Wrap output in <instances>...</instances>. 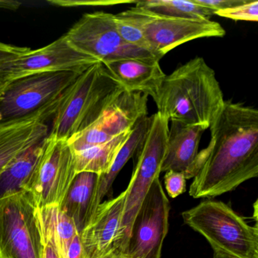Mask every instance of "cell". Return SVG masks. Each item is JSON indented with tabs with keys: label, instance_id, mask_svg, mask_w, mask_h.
Instances as JSON below:
<instances>
[{
	"label": "cell",
	"instance_id": "cell-10",
	"mask_svg": "<svg viewBox=\"0 0 258 258\" xmlns=\"http://www.w3.org/2000/svg\"><path fill=\"white\" fill-rule=\"evenodd\" d=\"M170 205L159 178L155 179L134 220L122 253L126 258H161L169 226Z\"/></svg>",
	"mask_w": 258,
	"mask_h": 258
},
{
	"label": "cell",
	"instance_id": "cell-29",
	"mask_svg": "<svg viewBox=\"0 0 258 258\" xmlns=\"http://www.w3.org/2000/svg\"><path fill=\"white\" fill-rule=\"evenodd\" d=\"M196 4L216 12L228 10L241 5L245 0H194Z\"/></svg>",
	"mask_w": 258,
	"mask_h": 258
},
{
	"label": "cell",
	"instance_id": "cell-28",
	"mask_svg": "<svg viewBox=\"0 0 258 258\" xmlns=\"http://www.w3.org/2000/svg\"><path fill=\"white\" fill-rule=\"evenodd\" d=\"M164 185L169 197H178L186 191V179L184 173L169 170L164 177Z\"/></svg>",
	"mask_w": 258,
	"mask_h": 258
},
{
	"label": "cell",
	"instance_id": "cell-27",
	"mask_svg": "<svg viewBox=\"0 0 258 258\" xmlns=\"http://www.w3.org/2000/svg\"><path fill=\"white\" fill-rule=\"evenodd\" d=\"M214 15L231 20L256 22L258 20V1L245 0L241 5L216 12Z\"/></svg>",
	"mask_w": 258,
	"mask_h": 258
},
{
	"label": "cell",
	"instance_id": "cell-26",
	"mask_svg": "<svg viewBox=\"0 0 258 258\" xmlns=\"http://www.w3.org/2000/svg\"><path fill=\"white\" fill-rule=\"evenodd\" d=\"M55 222L61 256L64 258L69 245L79 232L73 220L61 211L59 206H56L55 208Z\"/></svg>",
	"mask_w": 258,
	"mask_h": 258
},
{
	"label": "cell",
	"instance_id": "cell-22",
	"mask_svg": "<svg viewBox=\"0 0 258 258\" xmlns=\"http://www.w3.org/2000/svg\"><path fill=\"white\" fill-rule=\"evenodd\" d=\"M136 7L149 13L179 19L211 20L214 12L196 4L194 0H146L137 1Z\"/></svg>",
	"mask_w": 258,
	"mask_h": 258
},
{
	"label": "cell",
	"instance_id": "cell-9",
	"mask_svg": "<svg viewBox=\"0 0 258 258\" xmlns=\"http://www.w3.org/2000/svg\"><path fill=\"white\" fill-rule=\"evenodd\" d=\"M79 75L46 72L13 81L0 93V122L32 114L59 97Z\"/></svg>",
	"mask_w": 258,
	"mask_h": 258
},
{
	"label": "cell",
	"instance_id": "cell-14",
	"mask_svg": "<svg viewBox=\"0 0 258 258\" xmlns=\"http://www.w3.org/2000/svg\"><path fill=\"white\" fill-rule=\"evenodd\" d=\"M61 96L29 115L0 122V173L22 152L47 137L46 121L53 116Z\"/></svg>",
	"mask_w": 258,
	"mask_h": 258
},
{
	"label": "cell",
	"instance_id": "cell-25",
	"mask_svg": "<svg viewBox=\"0 0 258 258\" xmlns=\"http://www.w3.org/2000/svg\"><path fill=\"white\" fill-rule=\"evenodd\" d=\"M114 21L117 32L128 44L161 55L154 51L143 32L135 25H133L128 19L120 15V13L114 15Z\"/></svg>",
	"mask_w": 258,
	"mask_h": 258
},
{
	"label": "cell",
	"instance_id": "cell-1",
	"mask_svg": "<svg viewBox=\"0 0 258 258\" xmlns=\"http://www.w3.org/2000/svg\"><path fill=\"white\" fill-rule=\"evenodd\" d=\"M209 129L211 140L198 154L188 191L193 199H214L258 176L257 109L225 101Z\"/></svg>",
	"mask_w": 258,
	"mask_h": 258
},
{
	"label": "cell",
	"instance_id": "cell-32",
	"mask_svg": "<svg viewBox=\"0 0 258 258\" xmlns=\"http://www.w3.org/2000/svg\"><path fill=\"white\" fill-rule=\"evenodd\" d=\"M21 3L13 0H0V10H11L16 11L20 8Z\"/></svg>",
	"mask_w": 258,
	"mask_h": 258
},
{
	"label": "cell",
	"instance_id": "cell-6",
	"mask_svg": "<svg viewBox=\"0 0 258 258\" xmlns=\"http://www.w3.org/2000/svg\"><path fill=\"white\" fill-rule=\"evenodd\" d=\"M66 36L75 49L103 64L123 59L159 61L163 58L126 43L116 29L114 15L104 12L84 14Z\"/></svg>",
	"mask_w": 258,
	"mask_h": 258
},
{
	"label": "cell",
	"instance_id": "cell-21",
	"mask_svg": "<svg viewBox=\"0 0 258 258\" xmlns=\"http://www.w3.org/2000/svg\"><path fill=\"white\" fill-rule=\"evenodd\" d=\"M134 129V128H133ZM132 130L123 133L102 144L73 152L77 174L89 172L103 175L109 171L119 151L127 141Z\"/></svg>",
	"mask_w": 258,
	"mask_h": 258
},
{
	"label": "cell",
	"instance_id": "cell-16",
	"mask_svg": "<svg viewBox=\"0 0 258 258\" xmlns=\"http://www.w3.org/2000/svg\"><path fill=\"white\" fill-rule=\"evenodd\" d=\"M205 131L199 125L172 121L161 173L173 170L184 173L186 179L194 178L197 173L199 144Z\"/></svg>",
	"mask_w": 258,
	"mask_h": 258
},
{
	"label": "cell",
	"instance_id": "cell-23",
	"mask_svg": "<svg viewBox=\"0 0 258 258\" xmlns=\"http://www.w3.org/2000/svg\"><path fill=\"white\" fill-rule=\"evenodd\" d=\"M55 208L56 206L37 208L43 244L42 258H62L55 230Z\"/></svg>",
	"mask_w": 258,
	"mask_h": 258
},
{
	"label": "cell",
	"instance_id": "cell-7",
	"mask_svg": "<svg viewBox=\"0 0 258 258\" xmlns=\"http://www.w3.org/2000/svg\"><path fill=\"white\" fill-rule=\"evenodd\" d=\"M37 207L31 191L0 200V258H42Z\"/></svg>",
	"mask_w": 258,
	"mask_h": 258
},
{
	"label": "cell",
	"instance_id": "cell-4",
	"mask_svg": "<svg viewBox=\"0 0 258 258\" xmlns=\"http://www.w3.org/2000/svg\"><path fill=\"white\" fill-rule=\"evenodd\" d=\"M184 223L204 237L214 258H258V228L227 204L206 199L182 213Z\"/></svg>",
	"mask_w": 258,
	"mask_h": 258
},
{
	"label": "cell",
	"instance_id": "cell-12",
	"mask_svg": "<svg viewBox=\"0 0 258 258\" xmlns=\"http://www.w3.org/2000/svg\"><path fill=\"white\" fill-rule=\"evenodd\" d=\"M147 95L123 91L88 127L71 137L68 143L73 152L102 144L131 131L148 116Z\"/></svg>",
	"mask_w": 258,
	"mask_h": 258
},
{
	"label": "cell",
	"instance_id": "cell-15",
	"mask_svg": "<svg viewBox=\"0 0 258 258\" xmlns=\"http://www.w3.org/2000/svg\"><path fill=\"white\" fill-rule=\"evenodd\" d=\"M126 190L118 196L102 202L81 235L84 258H91L112 247L120 235Z\"/></svg>",
	"mask_w": 258,
	"mask_h": 258
},
{
	"label": "cell",
	"instance_id": "cell-5",
	"mask_svg": "<svg viewBox=\"0 0 258 258\" xmlns=\"http://www.w3.org/2000/svg\"><path fill=\"white\" fill-rule=\"evenodd\" d=\"M169 120L158 112L151 116V124L135 155L137 161L130 180L125 199L120 235L115 244L123 252L131 233L134 218L151 185L161 174L165 155Z\"/></svg>",
	"mask_w": 258,
	"mask_h": 258
},
{
	"label": "cell",
	"instance_id": "cell-8",
	"mask_svg": "<svg viewBox=\"0 0 258 258\" xmlns=\"http://www.w3.org/2000/svg\"><path fill=\"white\" fill-rule=\"evenodd\" d=\"M144 34L154 51L164 57L167 52L196 39L223 37L224 28L211 20L179 19L132 7L120 13Z\"/></svg>",
	"mask_w": 258,
	"mask_h": 258
},
{
	"label": "cell",
	"instance_id": "cell-17",
	"mask_svg": "<svg viewBox=\"0 0 258 258\" xmlns=\"http://www.w3.org/2000/svg\"><path fill=\"white\" fill-rule=\"evenodd\" d=\"M104 66L126 91L143 93L152 99L166 76L159 61L123 59Z\"/></svg>",
	"mask_w": 258,
	"mask_h": 258
},
{
	"label": "cell",
	"instance_id": "cell-30",
	"mask_svg": "<svg viewBox=\"0 0 258 258\" xmlns=\"http://www.w3.org/2000/svg\"><path fill=\"white\" fill-rule=\"evenodd\" d=\"M64 258H84V248L80 234H78L71 243Z\"/></svg>",
	"mask_w": 258,
	"mask_h": 258
},
{
	"label": "cell",
	"instance_id": "cell-2",
	"mask_svg": "<svg viewBox=\"0 0 258 258\" xmlns=\"http://www.w3.org/2000/svg\"><path fill=\"white\" fill-rule=\"evenodd\" d=\"M158 114L169 121L209 129L224 105L216 73L196 57L166 75L153 98Z\"/></svg>",
	"mask_w": 258,
	"mask_h": 258
},
{
	"label": "cell",
	"instance_id": "cell-13",
	"mask_svg": "<svg viewBox=\"0 0 258 258\" xmlns=\"http://www.w3.org/2000/svg\"><path fill=\"white\" fill-rule=\"evenodd\" d=\"M97 62L99 61L96 58L75 49L64 34L44 47L31 49L15 61L10 83L46 72H73L81 75Z\"/></svg>",
	"mask_w": 258,
	"mask_h": 258
},
{
	"label": "cell",
	"instance_id": "cell-31",
	"mask_svg": "<svg viewBox=\"0 0 258 258\" xmlns=\"http://www.w3.org/2000/svg\"><path fill=\"white\" fill-rule=\"evenodd\" d=\"M91 258H126L121 251L117 247H112L102 253L93 256Z\"/></svg>",
	"mask_w": 258,
	"mask_h": 258
},
{
	"label": "cell",
	"instance_id": "cell-33",
	"mask_svg": "<svg viewBox=\"0 0 258 258\" xmlns=\"http://www.w3.org/2000/svg\"><path fill=\"white\" fill-rule=\"evenodd\" d=\"M0 100H1V97H0Z\"/></svg>",
	"mask_w": 258,
	"mask_h": 258
},
{
	"label": "cell",
	"instance_id": "cell-18",
	"mask_svg": "<svg viewBox=\"0 0 258 258\" xmlns=\"http://www.w3.org/2000/svg\"><path fill=\"white\" fill-rule=\"evenodd\" d=\"M99 176L89 172L78 173L59 205L61 211L73 220L79 234L94 216L93 202Z\"/></svg>",
	"mask_w": 258,
	"mask_h": 258
},
{
	"label": "cell",
	"instance_id": "cell-24",
	"mask_svg": "<svg viewBox=\"0 0 258 258\" xmlns=\"http://www.w3.org/2000/svg\"><path fill=\"white\" fill-rule=\"evenodd\" d=\"M31 50L0 42V93L10 84L12 70L15 61Z\"/></svg>",
	"mask_w": 258,
	"mask_h": 258
},
{
	"label": "cell",
	"instance_id": "cell-3",
	"mask_svg": "<svg viewBox=\"0 0 258 258\" xmlns=\"http://www.w3.org/2000/svg\"><path fill=\"white\" fill-rule=\"evenodd\" d=\"M123 91L105 66L96 63L61 94L49 135L69 140L93 123Z\"/></svg>",
	"mask_w": 258,
	"mask_h": 258
},
{
	"label": "cell",
	"instance_id": "cell-19",
	"mask_svg": "<svg viewBox=\"0 0 258 258\" xmlns=\"http://www.w3.org/2000/svg\"><path fill=\"white\" fill-rule=\"evenodd\" d=\"M45 147V139L19 155L0 173V200L29 191Z\"/></svg>",
	"mask_w": 258,
	"mask_h": 258
},
{
	"label": "cell",
	"instance_id": "cell-20",
	"mask_svg": "<svg viewBox=\"0 0 258 258\" xmlns=\"http://www.w3.org/2000/svg\"><path fill=\"white\" fill-rule=\"evenodd\" d=\"M150 124L151 116L150 117L146 116L139 120L138 123L133 129L127 141L119 151L109 171L105 174L99 175V181H98L96 193H95L94 202H93L94 214L98 206L102 203L104 197L111 192L113 183L120 170L124 167L128 161L135 155L137 149L140 147L147 134Z\"/></svg>",
	"mask_w": 258,
	"mask_h": 258
},
{
	"label": "cell",
	"instance_id": "cell-11",
	"mask_svg": "<svg viewBox=\"0 0 258 258\" xmlns=\"http://www.w3.org/2000/svg\"><path fill=\"white\" fill-rule=\"evenodd\" d=\"M76 175L75 157L68 140L48 134L29 189L37 208L59 206Z\"/></svg>",
	"mask_w": 258,
	"mask_h": 258
}]
</instances>
